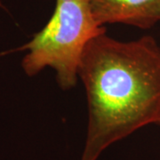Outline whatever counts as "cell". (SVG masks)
Segmentation results:
<instances>
[{
  "label": "cell",
  "instance_id": "6da1fadb",
  "mask_svg": "<svg viewBox=\"0 0 160 160\" xmlns=\"http://www.w3.org/2000/svg\"><path fill=\"white\" fill-rule=\"evenodd\" d=\"M78 77L88 126L81 160H97L111 144L160 120V46L145 36L123 42L106 35L85 49Z\"/></svg>",
  "mask_w": 160,
  "mask_h": 160
},
{
  "label": "cell",
  "instance_id": "7a4b0ae2",
  "mask_svg": "<svg viewBox=\"0 0 160 160\" xmlns=\"http://www.w3.org/2000/svg\"><path fill=\"white\" fill-rule=\"evenodd\" d=\"M106 32L96 22L90 0H55L46 26L17 50L27 51L22 62L29 77L46 67L56 73L59 86L69 90L77 84L82 55L89 42Z\"/></svg>",
  "mask_w": 160,
  "mask_h": 160
},
{
  "label": "cell",
  "instance_id": "3957f363",
  "mask_svg": "<svg viewBox=\"0 0 160 160\" xmlns=\"http://www.w3.org/2000/svg\"><path fill=\"white\" fill-rule=\"evenodd\" d=\"M90 5L101 26L123 23L147 29L160 22V0H90Z\"/></svg>",
  "mask_w": 160,
  "mask_h": 160
},
{
  "label": "cell",
  "instance_id": "277c9868",
  "mask_svg": "<svg viewBox=\"0 0 160 160\" xmlns=\"http://www.w3.org/2000/svg\"><path fill=\"white\" fill-rule=\"evenodd\" d=\"M158 125H159V126H160V120H159V122L158 123Z\"/></svg>",
  "mask_w": 160,
  "mask_h": 160
}]
</instances>
